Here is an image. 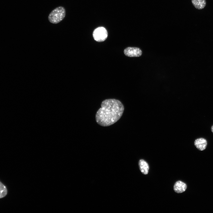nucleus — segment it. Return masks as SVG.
<instances>
[{
  "label": "nucleus",
  "instance_id": "1",
  "mask_svg": "<svg viewBox=\"0 0 213 213\" xmlns=\"http://www.w3.org/2000/svg\"><path fill=\"white\" fill-rule=\"evenodd\" d=\"M124 110V105L119 100L115 99H105L102 102L101 107L96 113V121L102 126H110L120 119Z\"/></svg>",
  "mask_w": 213,
  "mask_h": 213
},
{
  "label": "nucleus",
  "instance_id": "2",
  "mask_svg": "<svg viewBox=\"0 0 213 213\" xmlns=\"http://www.w3.org/2000/svg\"><path fill=\"white\" fill-rule=\"evenodd\" d=\"M66 15L64 8L61 6L57 7L53 10L48 16L49 21L53 24H57L62 21Z\"/></svg>",
  "mask_w": 213,
  "mask_h": 213
},
{
  "label": "nucleus",
  "instance_id": "3",
  "mask_svg": "<svg viewBox=\"0 0 213 213\" xmlns=\"http://www.w3.org/2000/svg\"><path fill=\"white\" fill-rule=\"evenodd\" d=\"M107 36L106 30L103 27H99L96 28L93 33V38L97 42H101L104 41L106 39Z\"/></svg>",
  "mask_w": 213,
  "mask_h": 213
},
{
  "label": "nucleus",
  "instance_id": "4",
  "mask_svg": "<svg viewBox=\"0 0 213 213\" xmlns=\"http://www.w3.org/2000/svg\"><path fill=\"white\" fill-rule=\"evenodd\" d=\"M125 54L130 57H139L142 54V51L139 48L135 47H128L124 51Z\"/></svg>",
  "mask_w": 213,
  "mask_h": 213
},
{
  "label": "nucleus",
  "instance_id": "5",
  "mask_svg": "<svg viewBox=\"0 0 213 213\" xmlns=\"http://www.w3.org/2000/svg\"><path fill=\"white\" fill-rule=\"evenodd\" d=\"M194 144L198 149L202 151L206 149L207 145V142L205 139L200 138L196 139Z\"/></svg>",
  "mask_w": 213,
  "mask_h": 213
},
{
  "label": "nucleus",
  "instance_id": "6",
  "mask_svg": "<svg viewBox=\"0 0 213 213\" xmlns=\"http://www.w3.org/2000/svg\"><path fill=\"white\" fill-rule=\"evenodd\" d=\"M186 188V184L181 181L176 182L174 186V191L178 193L183 192L185 191Z\"/></svg>",
  "mask_w": 213,
  "mask_h": 213
},
{
  "label": "nucleus",
  "instance_id": "7",
  "mask_svg": "<svg viewBox=\"0 0 213 213\" xmlns=\"http://www.w3.org/2000/svg\"><path fill=\"white\" fill-rule=\"evenodd\" d=\"M139 165L141 172L144 175L147 174L149 169L147 163L143 159H141L139 162Z\"/></svg>",
  "mask_w": 213,
  "mask_h": 213
},
{
  "label": "nucleus",
  "instance_id": "8",
  "mask_svg": "<svg viewBox=\"0 0 213 213\" xmlns=\"http://www.w3.org/2000/svg\"><path fill=\"white\" fill-rule=\"evenodd\" d=\"M192 2L194 7L197 9H201L206 6V0H191Z\"/></svg>",
  "mask_w": 213,
  "mask_h": 213
},
{
  "label": "nucleus",
  "instance_id": "9",
  "mask_svg": "<svg viewBox=\"0 0 213 213\" xmlns=\"http://www.w3.org/2000/svg\"><path fill=\"white\" fill-rule=\"evenodd\" d=\"M7 193V190L5 186L0 181V199L5 197Z\"/></svg>",
  "mask_w": 213,
  "mask_h": 213
},
{
  "label": "nucleus",
  "instance_id": "10",
  "mask_svg": "<svg viewBox=\"0 0 213 213\" xmlns=\"http://www.w3.org/2000/svg\"><path fill=\"white\" fill-rule=\"evenodd\" d=\"M211 130L212 132L213 133V125L211 127Z\"/></svg>",
  "mask_w": 213,
  "mask_h": 213
}]
</instances>
